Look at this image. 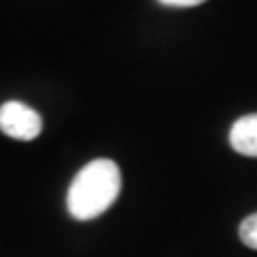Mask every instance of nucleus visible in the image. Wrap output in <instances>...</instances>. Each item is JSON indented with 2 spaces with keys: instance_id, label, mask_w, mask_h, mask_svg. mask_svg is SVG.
Instances as JSON below:
<instances>
[{
  "instance_id": "obj_1",
  "label": "nucleus",
  "mask_w": 257,
  "mask_h": 257,
  "mask_svg": "<svg viewBox=\"0 0 257 257\" xmlns=\"http://www.w3.org/2000/svg\"><path fill=\"white\" fill-rule=\"evenodd\" d=\"M120 189V167L111 159H94L75 174L67 191V210L77 221H92L109 210Z\"/></svg>"
},
{
  "instance_id": "obj_2",
  "label": "nucleus",
  "mask_w": 257,
  "mask_h": 257,
  "mask_svg": "<svg viewBox=\"0 0 257 257\" xmlns=\"http://www.w3.org/2000/svg\"><path fill=\"white\" fill-rule=\"evenodd\" d=\"M43 120L32 107L20 101H7L0 105V131L13 140L30 142L41 135Z\"/></svg>"
},
{
  "instance_id": "obj_5",
  "label": "nucleus",
  "mask_w": 257,
  "mask_h": 257,
  "mask_svg": "<svg viewBox=\"0 0 257 257\" xmlns=\"http://www.w3.org/2000/svg\"><path fill=\"white\" fill-rule=\"evenodd\" d=\"M163 7H172V9H191V7H199L206 0H159Z\"/></svg>"
},
{
  "instance_id": "obj_4",
  "label": "nucleus",
  "mask_w": 257,
  "mask_h": 257,
  "mask_svg": "<svg viewBox=\"0 0 257 257\" xmlns=\"http://www.w3.org/2000/svg\"><path fill=\"white\" fill-rule=\"evenodd\" d=\"M240 240H242L248 248H255L257 251V212L248 214L242 221V225H240Z\"/></svg>"
},
{
  "instance_id": "obj_3",
  "label": "nucleus",
  "mask_w": 257,
  "mask_h": 257,
  "mask_svg": "<svg viewBox=\"0 0 257 257\" xmlns=\"http://www.w3.org/2000/svg\"><path fill=\"white\" fill-rule=\"evenodd\" d=\"M229 144L238 155L257 157V114H246L231 124Z\"/></svg>"
}]
</instances>
